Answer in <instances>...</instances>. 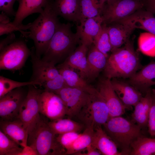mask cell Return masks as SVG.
<instances>
[{
  "mask_svg": "<svg viewBox=\"0 0 155 155\" xmlns=\"http://www.w3.org/2000/svg\"><path fill=\"white\" fill-rule=\"evenodd\" d=\"M47 0H19V6L12 23L20 26L23 21L33 13H40L43 11Z\"/></svg>",
  "mask_w": 155,
  "mask_h": 155,
  "instance_id": "obj_24",
  "label": "cell"
},
{
  "mask_svg": "<svg viewBox=\"0 0 155 155\" xmlns=\"http://www.w3.org/2000/svg\"><path fill=\"white\" fill-rule=\"evenodd\" d=\"M155 153V138H149L141 135L131 143V155H151Z\"/></svg>",
  "mask_w": 155,
  "mask_h": 155,
  "instance_id": "obj_29",
  "label": "cell"
},
{
  "mask_svg": "<svg viewBox=\"0 0 155 155\" xmlns=\"http://www.w3.org/2000/svg\"><path fill=\"white\" fill-rule=\"evenodd\" d=\"M31 23L22 26H16L13 24L12 22L7 24L0 23V36L14 32L15 31H19L23 37L26 36L27 30H28L30 26Z\"/></svg>",
  "mask_w": 155,
  "mask_h": 155,
  "instance_id": "obj_36",
  "label": "cell"
},
{
  "mask_svg": "<svg viewBox=\"0 0 155 155\" xmlns=\"http://www.w3.org/2000/svg\"><path fill=\"white\" fill-rule=\"evenodd\" d=\"M55 93L63 101L66 107V115L70 117L77 116L92 95L95 94L68 86L63 87Z\"/></svg>",
  "mask_w": 155,
  "mask_h": 155,
  "instance_id": "obj_10",
  "label": "cell"
},
{
  "mask_svg": "<svg viewBox=\"0 0 155 155\" xmlns=\"http://www.w3.org/2000/svg\"><path fill=\"white\" fill-rule=\"evenodd\" d=\"M103 126L124 155L129 154L131 143L142 135L141 128L137 125L121 116L110 117Z\"/></svg>",
  "mask_w": 155,
  "mask_h": 155,
  "instance_id": "obj_4",
  "label": "cell"
},
{
  "mask_svg": "<svg viewBox=\"0 0 155 155\" xmlns=\"http://www.w3.org/2000/svg\"><path fill=\"white\" fill-rule=\"evenodd\" d=\"M103 22L100 16L88 18L77 25L79 31L81 44L89 48L93 44L95 37L100 30Z\"/></svg>",
  "mask_w": 155,
  "mask_h": 155,
  "instance_id": "obj_19",
  "label": "cell"
},
{
  "mask_svg": "<svg viewBox=\"0 0 155 155\" xmlns=\"http://www.w3.org/2000/svg\"><path fill=\"white\" fill-rule=\"evenodd\" d=\"M108 30L112 46L111 51L125 44L129 40L133 30L129 27L118 22L108 26Z\"/></svg>",
  "mask_w": 155,
  "mask_h": 155,
  "instance_id": "obj_27",
  "label": "cell"
},
{
  "mask_svg": "<svg viewBox=\"0 0 155 155\" xmlns=\"http://www.w3.org/2000/svg\"><path fill=\"white\" fill-rule=\"evenodd\" d=\"M0 130L22 148L27 145L28 131L18 119L12 120H1Z\"/></svg>",
  "mask_w": 155,
  "mask_h": 155,
  "instance_id": "obj_16",
  "label": "cell"
},
{
  "mask_svg": "<svg viewBox=\"0 0 155 155\" xmlns=\"http://www.w3.org/2000/svg\"><path fill=\"white\" fill-rule=\"evenodd\" d=\"M148 10L152 13H155V0H147Z\"/></svg>",
  "mask_w": 155,
  "mask_h": 155,
  "instance_id": "obj_44",
  "label": "cell"
},
{
  "mask_svg": "<svg viewBox=\"0 0 155 155\" xmlns=\"http://www.w3.org/2000/svg\"><path fill=\"white\" fill-rule=\"evenodd\" d=\"M40 113L51 121L63 118L66 115L65 105L57 94L45 90L42 91L39 98Z\"/></svg>",
  "mask_w": 155,
  "mask_h": 155,
  "instance_id": "obj_12",
  "label": "cell"
},
{
  "mask_svg": "<svg viewBox=\"0 0 155 155\" xmlns=\"http://www.w3.org/2000/svg\"><path fill=\"white\" fill-rule=\"evenodd\" d=\"M54 0H47L43 11L32 22L25 38L32 40L36 56L41 58L60 24L54 6Z\"/></svg>",
  "mask_w": 155,
  "mask_h": 155,
  "instance_id": "obj_1",
  "label": "cell"
},
{
  "mask_svg": "<svg viewBox=\"0 0 155 155\" xmlns=\"http://www.w3.org/2000/svg\"><path fill=\"white\" fill-rule=\"evenodd\" d=\"M93 44L98 50L108 57V53L111 51L112 46L106 24H102L100 30L94 39Z\"/></svg>",
  "mask_w": 155,
  "mask_h": 155,
  "instance_id": "obj_31",
  "label": "cell"
},
{
  "mask_svg": "<svg viewBox=\"0 0 155 155\" xmlns=\"http://www.w3.org/2000/svg\"><path fill=\"white\" fill-rule=\"evenodd\" d=\"M77 116L86 127L94 128L103 126L110 117L108 108L98 91L82 108Z\"/></svg>",
  "mask_w": 155,
  "mask_h": 155,
  "instance_id": "obj_6",
  "label": "cell"
},
{
  "mask_svg": "<svg viewBox=\"0 0 155 155\" xmlns=\"http://www.w3.org/2000/svg\"><path fill=\"white\" fill-rule=\"evenodd\" d=\"M19 155H38L36 151L32 147L27 145L23 148Z\"/></svg>",
  "mask_w": 155,
  "mask_h": 155,
  "instance_id": "obj_43",
  "label": "cell"
},
{
  "mask_svg": "<svg viewBox=\"0 0 155 155\" xmlns=\"http://www.w3.org/2000/svg\"><path fill=\"white\" fill-rule=\"evenodd\" d=\"M152 101L148 122V131L152 137L155 136V90L152 92Z\"/></svg>",
  "mask_w": 155,
  "mask_h": 155,
  "instance_id": "obj_39",
  "label": "cell"
},
{
  "mask_svg": "<svg viewBox=\"0 0 155 155\" xmlns=\"http://www.w3.org/2000/svg\"><path fill=\"white\" fill-rule=\"evenodd\" d=\"M10 22L9 16L5 13L1 12L0 14V23L7 24Z\"/></svg>",
  "mask_w": 155,
  "mask_h": 155,
  "instance_id": "obj_45",
  "label": "cell"
},
{
  "mask_svg": "<svg viewBox=\"0 0 155 155\" xmlns=\"http://www.w3.org/2000/svg\"><path fill=\"white\" fill-rule=\"evenodd\" d=\"M19 0H0V11L9 16H15L16 11L13 9V5L16 1Z\"/></svg>",
  "mask_w": 155,
  "mask_h": 155,
  "instance_id": "obj_40",
  "label": "cell"
},
{
  "mask_svg": "<svg viewBox=\"0 0 155 155\" xmlns=\"http://www.w3.org/2000/svg\"><path fill=\"white\" fill-rule=\"evenodd\" d=\"M138 44L140 51L147 56L155 57V35L147 32L141 33Z\"/></svg>",
  "mask_w": 155,
  "mask_h": 155,
  "instance_id": "obj_32",
  "label": "cell"
},
{
  "mask_svg": "<svg viewBox=\"0 0 155 155\" xmlns=\"http://www.w3.org/2000/svg\"><path fill=\"white\" fill-rule=\"evenodd\" d=\"M7 35L5 38L0 40V51L13 42L16 39V35L14 32Z\"/></svg>",
  "mask_w": 155,
  "mask_h": 155,
  "instance_id": "obj_42",
  "label": "cell"
},
{
  "mask_svg": "<svg viewBox=\"0 0 155 155\" xmlns=\"http://www.w3.org/2000/svg\"><path fill=\"white\" fill-rule=\"evenodd\" d=\"M131 85L138 90L147 91L155 85V61L150 63L129 78Z\"/></svg>",
  "mask_w": 155,
  "mask_h": 155,
  "instance_id": "obj_20",
  "label": "cell"
},
{
  "mask_svg": "<svg viewBox=\"0 0 155 155\" xmlns=\"http://www.w3.org/2000/svg\"><path fill=\"white\" fill-rule=\"evenodd\" d=\"M94 131V128L86 127L83 132L66 150L65 155L75 154L91 144Z\"/></svg>",
  "mask_w": 155,
  "mask_h": 155,
  "instance_id": "obj_30",
  "label": "cell"
},
{
  "mask_svg": "<svg viewBox=\"0 0 155 155\" xmlns=\"http://www.w3.org/2000/svg\"><path fill=\"white\" fill-rule=\"evenodd\" d=\"M23 148L0 131V155H19Z\"/></svg>",
  "mask_w": 155,
  "mask_h": 155,
  "instance_id": "obj_34",
  "label": "cell"
},
{
  "mask_svg": "<svg viewBox=\"0 0 155 155\" xmlns=\"http://www.w3.org/2000/svg\"><path fill=\"white\" fill-rule=\"evenodd\" d=\"M71 26L69 22L60 23L41 58L42 60L55 65L63 62L81 44L79 31L76 29V32L73 33Z\"/></svg>",
  "mask_w": 155,
  "mask_h": 155,
  "instance_id": "obj_2",
  "label": "cell"
},
{
  "mask_svg": "<svg viewBox=\"0 0 155 155\" xmlns=\"http://www.w3.org/2000/svg\"><path fill=\"white\" fill-rule=\"evenodd\" d=\"M30 85H38L41 86L40 84L36 81L20 82L0 76V98L14 89Z\"/></svg>",
  "mask_w": 155,
  "mask_h": 155,
  "instance_id": "obj_35",
  "label": "cell"
},
{
  "mask_svg": "<svg viewBox=\"0 0 155 155\" xmlns=\"http://www.w3.org/2000/svg\"><path fill=\"white\" fill-rule=\"evenodd\" d=\"M116 22L126 25L133 30L142 29L155 35V17L148 10L140 9Z\"/></svg>",
  "mask_w": 155,
  "mask_h": 155,
  "instance_id": "obj_15",
  "label": "cell"
},
{
  "mask_svg": "<svg viewBox=\"0 0 155 155\" xmlns=\"http://www.w3.org/2000/svg\"><path fill=\"white\" fill-rule=\"evenodd\" d=\"M89 48L81 44L59 65L78 71L80 76L86 80L87 55Z\"/></svg>",
  "mask_w": 155,
  "mask_h": 155,
  "instance_id": "obj_23",
  "label": "cell"
},
{
  "mask_svg": "<svg viewBox=\"0 0 155 155\" xmlns=\"http://www.w3.org/2000/svg\"><path fill=\"white\" fill-rule=\"evenodd\" d=\"M56 67L68 86L80 89L92 94L97 92L96 89L89 85L74 70L59 65Z\"/></svg>",
  "mask_w": 155,
  "mask_h": 155,
  "instance_id": "obj_26",
  "label": "cell"
},
{
  "mask_svg": "<svg viewBox=\"0 0 155 155\" xmlns=\"http://www.w3.org/2000/svg\"><path fill=\"white\" fill-rule=\"evenodd\" d=\"M34 86H28L27 95L17 118L23 123L28 134L41 119L39 114V98L42 91L34 87Z\"/></svg>",
  "mask_w": 155,
  "mask_h": 155,
  "instance_id": "obj_9",
  "label": "cell"
},
{
  "mask_svg": "<svg viewBox=\"0 0 155 155\" xmlns=\"http://www.w3.org/2000/svg\"><path fill=\"white\" fill-rule=\"evenodd\" d=\"M22 87L14 89L0 98L1 120L11 121L17 119L28 92Z\"/></svg>",
  "mask_w": 155,
  "mask_h": 155,
  "instance_id": "obj_11",
  "label": "cell"
},
{
  "mask_svg": "<svg viewBox=\"0 0 155 155\" xmlns=\"http://www.w3.org/2000/svg\"><path fill=\"white\" fill-rule=\"evenodd\" d=\"M80 23L87 19L100 16L102 8L98 0H80Z\"/></svg>",
  "mask_w": 155,
  "mask_h": 155,
  "instance_id": "obj_33",
  "label": "cell"
},
{
  "mask_svg": "<svg viewBox=\"0 0 155 155\" xmlns=\"http://www.w3.org/2000/svg\"><path fill=\"white\" fill-rule=\"evenodd\" d=\"M154 155H155V153H154Z\"/></svg>",
  "mask_w": 155,
  "mask_h": 155,
  "instance_id": "obj_47",
  "label": "cell"
},
{
  "mask_svg": "<svg viewBox=\"0 0 155 155\" xmlns=\"http://www.w3.org/2000/svg\"><path fill=\"white\" fill-rule=\"evenodd\" d=\"M53 4L58 16L68 21L80 23V0H54Z\"/></svg>",
  "mask_w": 155,
  "mask_h": 155,
  "instance_id": "obj_22",
  "label": "cell"
},
{
  "mask_svg": "<svg viewBox=\"0 0 155 155\" xmlns=\"http://www.w3.org/2000/svg\"><path fill=\"white\" fill-rule=\"evenodd\" d=\"M32 74L30 81H35L42 84L58 76L60 73L53 63L42 60L35 54L34 47L31 51Z\"/></svg>",
  "mask_w": 155,
  "mask_h": 155,
  "instance_id": "obj_14",
  "label": "cell"
},
{
  "mask_svg": "<svg viewBox=\"0 0 155 155\" xmlns=\"http://www.w3.org/2000/svg\"><path fill=\"white\" fill-rule=\"evenodd\" d=\"M80 134L78 132H70L57 135V139L66 151Z\"/></svg>",
  "mask_w": 155,
  "mask_h": 155,
  "instance_id": "obj_38",
  "label": "cell"
},
{
  "mask_svg": "<svg viewBox=\"0 0 155 155\" xmlns=\"http://www.w3.org/2000/svg\"><path fill=\"white\" fill-rule=\"evenodd\" d=\"M100 155L101 154L96 148L91 144L86 148L75 153V155Z\"/></svg>",
  "mask_w": 155,
  "mask_h": 155,
  "instance_id": "obj_41",
  "label": "cell"
},
{
  "mask_svg": "<svg viewBox=\"0 0 155 155\" xmlns=\"http://www.w3.org/2000/svg\"><path fill=\"white\" fill-rule=\"evenodd\" d=\"M0 69L15 71L24 65L31 51L23 39H16L0 51Z\"/></svg>",
  "mask_w": 155,
  "mask_h": 155,
  "instance_id": "obj_7",
  "label": "cell"
},
{
  "mask_svg": "<svg viewBox=\"0 0 155 155\" xmlns=\"http://www.w3.org/2000/svg\"><path fill=\"white\" fill-rule=\"evenodd\" d=\"M44 90L55 93L62 88L68 86L62 76L60 74L54 78L45 82L42 86Z\"/></svg>",
  "mask_w": 155,
  "mask_h": 155,
  "instance_id": "obj_37",
  "label": "cell"
},
{
  "mask_svg": "<svg viewBox=\"0 0 155 155\" xmlns=\"http://www.w3.org/2000/svg\"><path fill=\"white\" fill-rule=\"evenodd\" d=\"M98 0L99 1L100 6L102 9V7L104 5L108 0Z\"/></svg>",
  "mask_w": 155,
  "mask_h": 155,
  "instance_id": "obj_46",
  "label": "cell"
},
{
  "mask_svg": "<svg viewBox=\"0 0 155 155\" xmlns=\"http://www.w3.org/2000/svg\"><path fill=\"white\" fill-rule=\"evenodd\" d=\"M94 131L91 144L98 150L101 154L104 155H124L118 150L115 143L102 128L98 126Z\"/></svg>",
  "mask_w": 155,
  "mask_h": 155,
  "instance_id": "obj_21",
  "label": "cell"
},
{
  "mask_svg": "<svg viewBox=\"0 0 155 155\" xmlns=\"http://www.w3.org/2000/svg\"><path fill=\"white\" fill-rule=\"evenodd\" d=\"M141 0H108L102 7L100 16L103 24H111L141 9Z\"/></svg>",
  "mask_w": 155,
  "mask_h": 155,
  "instance_id": "obj_8",
  "label": "cell"
},
{
  "mask_svg": "<svg viewBox=\"0 0 155 155\" xmlns=\"http://www.w3.org/2000/svg\"><path fill=\"white\" fill-rule=\"evenodd\" d=\"M96 89L108 108L110 117L121 116L128 109L117 96L110 79L106 78L101 80Z\"/></svg>",
  "mask_w": 155,
  "mask_h": 155,
  "instance_id": "obj_13",
  "label": "cell"
},
{
  "mask_svg": "<svg viewBox=\"0 0 155 155\" xmlns=\"http://www.w3.org/2000/svg\"><path fill=\"white\" fill-rule=\"evenodd\" d=\"M152 96V91L149 89L145 96H143L134 106V110L131 115L132 121L141 129L148 124Z\"/></svg>",
  "mask_w": 155,
  "mask_h": 155,
  "instance_id": "obj_25",
  "label": "cell"
},
{
  "mask_svg": "<svg viewBox=\"0 0 155 155\" xmlns=\"http://www.w3.org/2000/svg\"><path fill=\"white\" fill-rule=\"evenodd\" d=\"M111 82L117 96L128 109L134 106L143 97L141 92L132 85L115 78Z\"/></svg>",
  "mask_w": 155,
  "mask_h": 155,
  "instance_id": "obj_18",
  "label": "cell"
},
{
  "mask_svg": "<svg viewBox=\"0 0 155 155\" xmlns=\"http://www.w3.org/2000/svg\"><path fill=\"white\" fill-rule=\"evenodd\" d=\"M107 58L93 44L89 48L87 53L86 80L88 81L94 80L104 70Z\"/></svg>",
  "mask_w": 155,
  "mask_h": 155,
  "instance_id": "obj_17",
  "label": "cell"
},
{
  "mask_svg": "<svg viewBox=\"0 0 155 155\" xmlns=\"http://www.w3.org/2000/svg\"><path fill=\"white\" fill-rule=\"evenodd\" d=\"M48 124L56 135L70 132H78L83 129L84 126L81 123L70 119L62 118L48 122Z\"/></svg>",
  "mask_w": 155,
  "mask_h": 155,
  "instance_id": "obj_28",
  "label": "cell"
},
{
  "mask_svg": "<svg viewBox=\"0 0 155 155\" xmlns=\"http://www.w3.org/2000/svg\"><path fill=\"white\" fill-rule=\"evenodd\" d=\"M104 69L106 78H129L140 67L139 57L129 40L122 47L111 51Z\"/></svg>",
  "mask_w": 155,
  "mask_h": 155,
  "instance_id": "obj_3",
  "label": "cell"
},
{
  "mask_svg": "<svg viewBox=\"0 0 155 155\" xmlns=\"http://www.w3.org/2000/svg\"><path fill=\"white\" fill-rule=\"evenodd\" d=\"M57 135L48 122L41 118L28 134L27 145L33 148L38 155H65L66 150L58 141Z\"/></svg>",
  "mask_w": 155,
  "mask_h": 155,
  "instance_id": "obj_5",
  "label": "cell"
}]
</instances>
